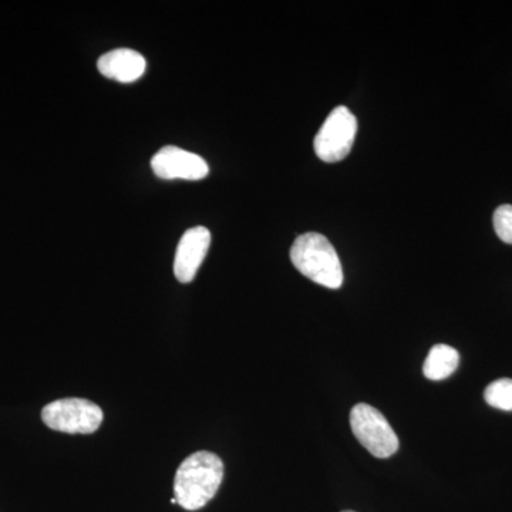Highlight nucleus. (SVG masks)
Instances as JSON below:
<instances>
[{"mask_svg":"<svg viewBox=\"0 0 512 512\" xmlns=\"http://www.w3.org/2000/svg\"><path fill=\"white\" fill-rule=\"evenodd\" d=\"M350 427L359 443L377 458L392 457L399 450V437L389 421L370 404L359 403L350 412Z\"/></svg>","mask_w":512,"mask_h":512,"instance_id":"nucleus-4","label":"nucleus"},{"mask_svg":"<svg viewBox=\"0 0 512 512\" xmlns=\"http://www.w3.org/2000/svg\"><path fill=\"white\" fill-rule=\"evenodd\" d=\"M171 504H178L177 503V498L174 497L173 500H171Z\"/></svg>","mask_w":512,"mask_h":512,"instance_id":"nucleus-12","label":"nucleus"},{"mask_svg":"<svg viewBox=\"0 0 512 512\" xmlns=\"http://www.w3.org/2000/svg\"><path fill=\"white\" fill-rule=\"evenodd\" d=\"M484 399L494 409L512 412V380L500 379L488 384Z\"/></svg>","mask_w":512,"mask_h":512,"instance_id":"nucleus-10","label":"nucleus"},{"mask_svg":"<svg viewBox=\"0 0 512 512\" xmlns=\"http://www.w3.org/2000/svg\"><path fill=\"white\" fill-rule=\"evenodd\" d=\"M211 245L210 229L194 227L185 231L174 258V275L181 284H190L197 276Z\"/></svg>","mask_w":512,"mask_h":512,"instance_id":"nucleus-7","label":"nucleus"},{"mask_svg":"<svg viewBox=\"0 0 512 512\" xmlns=\"http://www.w3.org/2000/svg\"><path fill=\"white\" fill-rule=\"evenodd\" d=\"M224 480V463L211 451L185 458L174 478V497L181 508L197 511L210 503Z\"/></svg>","mask_w":512,"mask_h":512,"instance_id":"nucleus-1","label":"nucleus"},{"mask_svg":"<svg viewBox=\"0 0 512 512\" xmlns=\"http://www.w3.org/2000/svg\"><path fill=\"white\" fill-rule=\"evenodd\" d=\"M494 229L498 238L512 245V205H501L494 212Z\"/></svg>","mask_w":512,"mask_h":512,"instance_id":"nucleus-11","label":"nucleus"},{"mask_svg":"<svg viewBox=\"0 0 512 512\" xmlns=\"http://www.w3.org/2000/svg\"><path fill=\"white\" fill-rule=\"evenodd\" d=\"M357 120L355 114L345 106L336 107L329 114L315 137L316 156L323 163H339L349 156L355 143Z\"/></svg>","mask_w":512,"mask_h":512,"instance_id":"nucleus-5","label":"nucleus"},{"mask_svg":"<svg viewBox=\"0 0 512 512\" xmlns=\"http://www.w3.org/2000/svg\"><path fill=\"white\" fill-rule=\"evenodd\" d=\"M342 512H355V511H349V510H348V511H342Z\"/></svg>","mask_w":512,"mask_h":512,"instance_id":"nucleus-13","label":"nucleus"},{"mask_svg":"<svg viewBox=\"0 0 512 512\" xmlns=\"http://www.w3.org/2000/svg\"><path fill=\"white\" fill-rule=\"evenodd\" d=\"M151 168L163 180L200 181L210 173V167L204 158L175 146L161 148L154 154Z\"/></svg>","mask_w":512,"mask_h":512,"instance_id":"nucleus-6","label":"nucleus"},{"mask_svg":"<svg viewBox=\"0 0 512 512\" xmlns=\"http://www.w3.org/2000/svg\"><path fill=\"white\" fill-rule=\"evenodd\" d=\"M460 365V355L456 349L448 345H436L430 349L429 356L424 362V376L433 382L447 379L456 372Z\"/></svg>","mask_w":512,"mask_h":512,"instance_id":"nucleus-9","label":"nucleus"},{"mask_svg":"<svg viewBox=\"0 0 512 512\" xmlns=\"http://www.w3.org/2000/svg\"><path fill=\"white\" fill-rule=\"evenodd\" d=\"M293 266L315 284L329 289L343 285V269L338 252L329 239L318 232H306L291 248Z\"/></svg>","mask_w":512,"mask_h":512,"instance_id":"nucleus-2","label":"nucleus"},{"mask_svg":"<svg viewBox=\"0 0 512 512\" xmlns=\"http://www.w3.org/2000/svg\"><path fill=\"white\" fill-rule=\"evenodd\" d=\"M42 420L49 429L60 433L93 434L103 423L104 413L96 403L72 397L46 404Z\"/></svg>","mask_w":512,"mask_h":512,"instance_id":"nucleus-3","label":"nucleus"},{"mask_svg":"<svg viewBox=\"0 0 512 512\" xmlns=\"http://www.w3.org/2000/svg\"><path fill=\"white\" fill-rule=\"evenodd\" d=\"M97 69L107 79L119 83H134L146 73L143 55L131 49H114L100 57Z\"/></svg>","mask_w":512,"mask_h":512,"instance_id":"nucleus-8","label":"nucleus"}]
</instances>
